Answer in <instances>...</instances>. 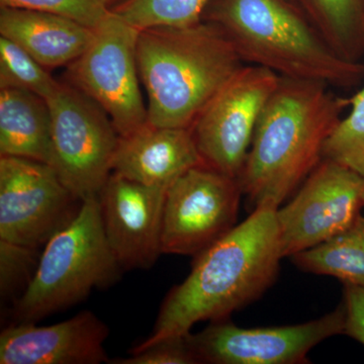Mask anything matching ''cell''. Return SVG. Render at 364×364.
<instances>
[{"mask_svg":"<svg viewBox=\"0 0 364 364\" xmlns=\"http://www.w3.org/2000/svg\"><path fill=\"white\" fill-rule=\"evenodd\" d=\"M277 208L262 205L195 257L188 277L165 296L149 336L130 353L184 336L203 321L228 320L274 284L282 256Z\"/></svg>","mask_w":364,"mask_h":364,"instance_id":"1","label":"cell"},{"mask_svg":"<svg viewBox=\"0 0 364 364\" xmlns=\"http://www.w3.org/2000/svg\"><path fill=\"white\" fill-rule=\"evenodd\" d=\"M212 0H123L111 7L132 26L144 30L154 26H183L203 21Z\"/></svg>","mask_w":364,"mask_h":364,"instance_id":"20","label":"cell"},{"mask_svg":"<svg viewBox=\"0 0 364 364\" xmlns=\"http://www.w3.org/2000/svg\"><path fill=\"white\" fill-rule=\"evenodd\" d=\"M122 272L105 238L97 196L86 198L77 217L46 244L33 279L13 303L14 324L71 308L93 289L116 284Z\"/></svg>","mask_w":364,"mask_h":364,"instance_id":"5","label":"cell"},{"mask_svg":"<svg viewBox=\"0 0 364 364\" xmlns=\"http://www.w3.org/2000/svg\"><path fill=\"white\" fill-rule=\"evenodd\" d=\"M52 116V163L79 200L95 198L112 173L119 134L111 117L70 83L47 98Z\"/></svg>","mask_w":364,"mask_h":364,"instance_id":"6","label":"cell"},{"mask_svg":"<svg viewBox=\"0 0 364 364\" xmlns=\"http://www.w3.org/2000/svg\"><path fill=\"white\" fill-rule=\"evenodd\" d=\"M203 164L188 128L153 126L119 136L112 170L130 181L168 188L189 169Z\"/></svg>","mask_w":364,"mask_h":364,"instance_id":"15","label":"cell"},{"mask_svg":"<svg viewBox=\"0 0 364 364\" xmlns=\"http://www.w3.org/2000/svg\"><path fill=\"white\" fill-rule=\"evenodd\" d=\"M140 30L112 11L95 28L87 49L68 65V83L97 102L119 136L148 123L140 87L136 43Z\"/></svg>","mask_w":364,"mask_h":364,"instance_id":"7","label":"cell"},{"mask_svg":"<svg viewBox=\"0 0 364 364\" xmlns=\"http://www.w3.org/2000/svg\"><path fill=\"white\" fill-rule=\"evenodd\" d=\"M344 334L364 346V287L344 284Z\"/></svg>","mask_w":364,"mask_h":364,"instance_id":"26","label":"cell"},{"mask_svg":"<svg viewBox=\"0 0 364 364\" xmlns=\"http://www.w3.org/2000/svg\"><path fill=\"white\" fill-rule=\"evenodd\" d=\"M167 188L112 172L98 195L105 238L123 270L148 269L162 251Z\"/></svg>","mask_w":364,"mask_h":364,"instance_id":"13","label":"cell"},{"mask_svg":"<svg viewBox=\"0 0 364 364\" xmlns=\"http://www.w3.org/2000/svg\"><path fill=\"white\" fill-rule=\"evenodd\" d=\"M59 85L21 46L0 36V88L28 90L47 100Z\"/></svg>","mask_w":364,"mask_h":364,"instance_id":"21","label":"cell"},{"mask_svg":"<svg viewBox=\"0 0 364 364\" xmlns=\"http://www.w3.org/2000/svg\"><path fill=\"white\" fill-rule=\"evenodd\" d=\"M348 102L350 111L326 141L323 158L348 167L364 178V87Z\"/></svg>","mask_w":364,"mask_h":364,"instance_id":"22","label":"cell"},{"mask_svg":"<svg viewBox=\"0 0 364 364\" xmlns=\"http://www.w3.org/2000/svg\"><path fill=\"white\" fill-rule=\"evenodd\" d=\"M238 179L205 164L189 169L167 188L163 213V254L193 256L237 225Z\"/></svg>","mask_w":364,"mask_h":364,"instance_id":"10","label":"cell"},{"mask_svg":"<svg viewBox=\"0 0 364 364\" xmlns=\"http://www.w3.org/2000/svg\"><path fill=\"white\" fill-rule=\"evenodd\" d=\"M0 6L56 14L92 30L111 11L107 0H0Z\"/></svg>","mask_w":364,"mask_h":364,"instance_id":"24","label":"cell"},{"mask_svg":"<svg viewBox=\"0 0 364 364\" xmlns=\"http://www.w3.org/2000/svg\"><path fill=\"white\" fill-rule=\"evenodd\" d=\"M291 258L303 272L364 287V215H359L350 227L329 240Z\"/></svg>","mask_w":364,"mask_h":364,"instance_id":"18","label":"cell"},{"mask_svg":"<svg viewBox=\"0 0 364 364\" xmlns=\"http://www.w3.org/2000/svg\"><path fill=\"white\" fill-rule=\"evenodd\" d=\"M117 1H119V0H107V2H109V6H111V4H114V6H116Z\"/></svg>","mask_w":364,"mask_h":364,"instance_id":"27","label":"cell"},{"mask_svg":"<svg viewBox=\"0 0 364 364\" xmlns=\"http://www.w3.org/2000/svg\"><path fill=\"white\" fill-rule=\"evenodd\" d=\"M0 156L51 165L52 116L47 100L28 90L0 88Z\"/></svg>","mask_w":364,"mask_h":364,"instance_id":"17","label":"cell"},{"mask_svg":"<svg viewBox=\"0 0 364 364\" xmlns=\"http://www.w3.org/2000/svg\"><path fill=\"white\" fill-rule=\"evenodd\" d=\"M279 81L264 67L243 66L215 93L191 128L203 164L238 179L261 114Z\"/></svg>","mask_w":364,"mask_h":364,"instance_id":"8","label":"cell"},{"mask_svg":"<svg viewBox=\"0 0 364 364\" xmlns=\"http://www.w3.org/2000/svg\"><path fill=\"white\" fill-rule=\"evenodd\" d=\"M341 304L331 313L303 324L280 327L242 328L228 320L210 322L186 339L200 363L299 364L326 339L344 334Z\"/></svg>","mask_w":364,"mask_h":364,"instance_id":"12","label":"cell"},{"mask_svg":"<svg viewBox=\"0 0 364 364\" xmlns=\"http://www.w3.org/2000/svg\"><path fill=\"white\" fill-rule=\"evenodd\" d=\"M364 208V178L323 158L293 200L277 210L284 257L315 247L350 227Z\"/></svg>","mask_w":364,"mask_h":364,"instance_id":"11","label":"cell"},{"mask_svg":"<svg viewBox=\"0 0 364 364\" xmlns=\"http://www.w3.org/2000/svg\"><path fill=\"white\" fill-rule=\"evenodd\" d=\"M39 249L0 240V296L16 301L25 293L39 264Z\"/></svg>","mask_w":364,"mask_h":364,"instance_id":"23","label":"cell"},{"mask_svg":"<svg viewBox=\"0 0 364 364\" xmlns=\"http://www.w3.org/2000/svg\"><path fill=\"white\" fill-rule=\"evenodd\" d=\"M316 28L340 56L364 54V0H309Z\"/></svg>","mask_w":364,"mask_h":364,"instance_id":"19","label":"cell"},{"mask_svg":"<svg viewBox=\"0 0 364 364\" xmlns=\"http://www.w3.org/2000/svg\"><path fill=\"white\" fill-rule=\"evenodd\" d=\"M318 81L280 77L268 100L238 177L252 210L279 208L322 161L348 100Z\"/></svg>","mask_w":364,"mask_h":364,"instance_id":"2","label":"cell"},{"mask_svg":"<svg viewBox=\"0 0 364 364\" xmlns=\"http://www.w3.org/2000/svg\"><path fill=\"white\" fill-rule=\"evenodd\" d=\"M136 62L148 97V123L188 129L244 66L224 31L207 21L140 30Z\"/></svg>","mask_w":364,"mask_h":364,"instance_id":"3","label":"cell"},{"mask_svg":"<svg viewBox=\"0 0 364 364\" xmlns=\"http://www.w3.org/2000/svg\"><path fill=\"white\" fill-rule=\"evenodd\" d=\"M0 36L14 41L50 69L75 61L90 45L95 30L56 14L1 7Z\"/></svg>","mask_w":364,"mask_h":364,"instance_id":"16","label":"cell"},{"mask_svg":"<svg viewBox=\"0 0 364 364\" xmlns=\"http://www.w3.org/2000/svg\"><path fill=\"white\" fill-rule=\"evenodd\" d=\"M188 335V334H186ZM186 335L162 340L129 358L109 359L111 364H198Z\"/></svg>","mask_w":364,"mask_h":364,"instance_id":"25","label":"cell"},{"mask_svg":"<svg viewBox=\"0 0 364 364\" xmlns=\"http://www.w3.org/2000/svg\"><path fill=\"white\" fill-rule=\"evenodd\" d=\"M109 329L91 311L58 324H11L0 334V364L109 363Z\"/></svg>","mask_w":364,"mask_h":364,"instance_id":"14","label":"cell"},{"mask_svg":"<svg viewBox=\"0 0 364 364\" xmlns=\"http://www.w3.org/2000/svg\"><path fill=\"white\" fill-rule=\"evenodd\" d=\"M82 203L51 165L0 156V240L40 249L77 217Z\"/></svg>","mask_w":364,"mask_h":364,"instance_id":"9","label":"cell"},{"mask_svg":"<svg viewBox=\"0 0 364 364\" xmlns=\"http://www.w3.org/2000/svg\"><path fill=\"white\" fill-rule=\"evenodd\" d=\"M203 21L224 31L244 61L280 77L349 87L364 77V65L349 61L284 0H218Z\"/></svg>","mask_w":364,"mask_h":364,"instance_id":"4","label":"cell"}]
</instances>
